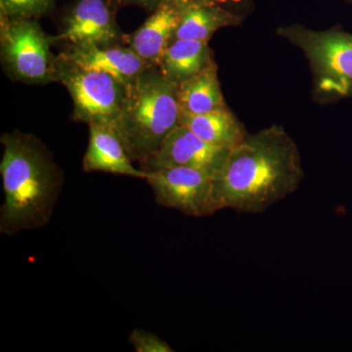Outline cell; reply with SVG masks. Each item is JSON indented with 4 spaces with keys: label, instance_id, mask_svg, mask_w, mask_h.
<instances>
[{
    "label": "cell",
    "instance_id": "cell-1",
    "mask_svg": "<svg viewBox=\"0 0 352 352\" xmlns=\"http://www.w3.org/2000/svg\"><path fill=\"white\" fill-rule=\"evenodd\" d=\"M305 178L296 141L283 126L273 124L248 133L229 152L214 178L219 210L261 214L295 193Z\"/></svg>",
    "mask_w": 352,
    "mask_h": 352
},
{
    "label": "cell",
    "instance_id": "cell-2",
    "mask_svg": "<svg viewBox=\"0 0 352 352\" xmlns=\"http://www.w3.org/2000/svg\"><path fill=\"white\" fill-rule=\"evenodd\" d=\"M0 175L4 201L0 233L15 236L50 223L64 173L46 146L32 134L9 132L1 136Z\"/></svg>",
    "mask_w": 352,
    "mask_h": 352
},
{
    "label": "cell",
    "instance_id": "cell-3",
    "mask_svg": "<svg viewBox=\"0 0 352 352\" xmlns=\"http://www.w3.org/2000/svg\"><path fill=\"white\" fill-rule=\"evenodd\" d=\"M176 85L155 65H148L126 87L116 132L132 162L142 164L179 126Z\"/></svg>",
    "mask_w": 352,
    "mask_h": 352
},
{
    "label": "cell",
    "instance_id": "cell-4",
    "mask_svg": "<svg viewBox=\"0 0 352 352\" xmlns=\"http://www.w3.org/2000/svg\"><path fill=\"white\" fill-rule=\"evenodd\" d=\"M280 38L300 50L312 75L311 97L329 105L352 99V34L340 25L315 31L302 24L277 28Z\"/></svg>",
    "mask_w": 352,
    "mask_h": 352
},
{
    "label": "cell",
    "instance_id": "cell-5",
    "mask_svg": "<svg viewBox=\"0 0 352 352\" xmlns=\"http://www.w3.org/2000/svg\"><path fill=\"white\" fill-rule=\"evenodd\" d=\"M55 39L36 19L0 17V52L4 71L16 82L46 85L56 82L57 56L51 52Z\"/></svg>",
    "mask_w": 352,
    "mask_h": 352
},
{
    "label": "cell",
    "instance_id": "cell-6",
    "mask_svg": "<svg viewBox=\"0 0 352 352\" xmlns=\"http://www.w3.org/2000/svg\"><path fill=\"white\" fill-rule=\"evenodd\" d=\"M56 82L68 89L73 100V120L116 131L126 87L117 78L57 56Z\"/></svg>",
    "mask_w": 352,
    "mask_h": 352
},
{
    "label": "cell",
    "instance_id": "cell-7",
    "mask_svg": "<svg viewBox=\"0 0 352 352\" xmlns=\"http://www.w3.org/2000/svg\"><path fill=\"white\" fill-rule=\"evenodd\" d=\"M146 182L162 207L173 208L193 217H210L219 212L214 177L190 168H166L146 171Z\"/></svg>",
    "mask_w": 352,
    "mask_h": 352
},
{
    "label": "cell",
    "instance_id": "cell-8",
    "mask_svg": "<svg viewBox=\"0 0 352 352\" xmlns=\"http://www.w3.org/2000/svg\"><path fill=\"white\" fill-rule=\"evenodd\" d=\"M115 0H76L62 21L55 41L68 45H108L126 41L116 21Z\"/></svg>",
    "mask_w": 352,
    "mask_h": 352
},
{
    "label": "cell",
    "instance_id": "cell-9",
    "mask_svg": "<svg viewBox=\"0 0 352 352\" xmlns=\"http://www.w3.org/2000/svg\"><path fill=\"white\" fill-rule=\"evenodd\" d=\"M230 150L208 144L183 126H176L151 157L140 164L144 171L166 168H195L215 177Z\"/></svg>",
    "mask_w": 352,
    "mask_h": 352
},
{
    "label": "cell",
    "instance_id": "cell-10",
    "mask_svg": "<svg viewBox=\"0 0 352 352\" xmlns=\"http://www.w3.org/2000/svg\"><path fill=\"white\" fill-rule=\"evenodd\" d=\"M60 54L85 68L103 72L127 87L148 66L131 46L120 43L108 45H68Z\"/></svg>",
    "mask_w": 352,
    "mask_h": 352
},
{
    "label": "cell",
    "instance_id": "cell-11",
    "mask_svg": "<svg viewBox=\"0 0 352 352\" xmlns=\"http://www.w3.org/2000/svg\"><path fill=\"white\" fill-rule=\"evenodd\" d=\"M182 0H166L157 6L144 24L126 36V43L148 64L157 66L162 55L175 39Z\"/></svg>",
    "mask_w": 352,
    "mask_h": 352
},
{
    "label": "cell",
    "instance_id": "cell-12",
    "mask_svg": "<svg viewBox=\"0 0 352 352\" xmlns=\"http://www.w3.org/2000/svg\"><path fill=\"white\" fill-rule=\"evenodd\" d=\"M85 173H107L144 179L146 171L132 164L117 132L110 127L89 126V140L82 159Z\"/></svg>",
    "mask_w": 352,
    "mask_h": 352
},
{
    "label": "cell",
    "instance_id": "cell-13",
    "mask_svg": "<svg viewBox=\"0 0 352 352\" xmlns=\"http://www.w3.org/2000/svg\"><path fill=\"white\" fill-rule=\"evenodd\" d=\"M244 20L214 0H182L179 25L175 39L208 43L220 29L238 27Z\"/></svg>",
    "mask_w": 352,
    "mask_h": 352
},
{
    "label": "cell",
    "instance_id": "cell-14",
    "mask_svg": "<svg viewBox=\"0 0 352 352\" xmlns=\"http://www.w3.org/2000/svg\"><path fill=\"white\" fill-rule=\"evenodd\" d=\"M214 63L208 43L175 39L164 50L157 67L168 82L177 87Z\"/></svg>",
    "mask_w": 352,
    "mask_h": 352
},
{
    "label": "cell",
    "instance_id": "cell-15",
    "mask_svg": "<svg viewBox=\"0 0 352 352\" xmlns=\"http://www.w3.org/2000/svg\"><path fill=\"white\" fill-rule=\"evenodd\" d=\"M179 124L208 144L228 150L239 145L248 134L244 124L228 108L200 115L180 113Z\"/></svg>",
    "mask_w": 352,
    "mask_h": 352
},
{
    "label": "cell",
    "instance_id": "cell-16",
    "mask_svg": "<svg viewBox=\"0 0 352 352\" xmlns=\"http://www.w3.org/2000/svg\"><path fill=\"white\" fill-rule=\"evenodd\" d=\"M217 63L176 87L180 113L200 115L228 108L224 100Z\"/></svg>",
    "mask_w": 352,
    "mask_h": 352
},
{
    "label": "cell",
    "instance_id": "cell-17",
    "mask_svg": "<svg viewBox=\"0 0 352 352\" xmlns=\"http://www.w3.org/2000/svg\"><path fill=\"white\" fill-rule=\"evenodd\" d=\"M55 0H0V13L9 19H36L52 10Z\"/></svg>",
    "mask_w": 352,
    "mask_h": 352
},
{
    "label": "cell",
    "instance_id": "cell-18",
    "mask_svg": "<svg viewBox=\"0 0 352 352\" xmlns=\"http://www.w3.org/2000/svg\"><path fill=\"white\" fill-rule=\"evenodd\" d=\"M129 342L138 352H173V349L168 342L157 337L154 333L149 331H132L129 336Z\"/></svg>",
    "mask_w": 352,
    "mask_h": 352
},
{
    "label": "cell",
    "instance_id": "cell-19",
    "mask_svg": "<svg viewBox=\"0 0 352 352\" xmlns=\"http://www.w3.org/2000/svg\"><path fill=\"white\" fill-rule=\"evenodd\" d=\"M214 1L244 19L254 12L256 8V4H254L256 0H214Z\"/></svg>",
    "mask_w": 352,
    "mask_h": 352
},
{
    "label": "cell",
    "instance_id": "cell-20",
    "mask_svg": "<svg viewBox=\"0 0 352 352\" xmlns=\"http://www.w3.org/2000/svg\"><path fill=\"white\" fill-rule=\"evenodd\" d=\"M115 1L119 8L124 6H136L144 9L148 12H153L157 6H161L166 0H115Z\"/></svg>",
    "mask_w": 352,
    "mask_h": 352
},
{
    "label": "cell",
    "instance_id": "cell-21",
    "mask_svg": "<svg viewBox=\"0 0 352 352\" xmlns=\"http://www.w3.org/2000/svg\"><path fill=\"white\" fill-rule=\"evenodd\" d=\"M342 1L346 2V3L349 4V6H352V0H342Z\"/></svg>",
    "mask_w": 352,
    "mask_h": 352
}]
</instances>
